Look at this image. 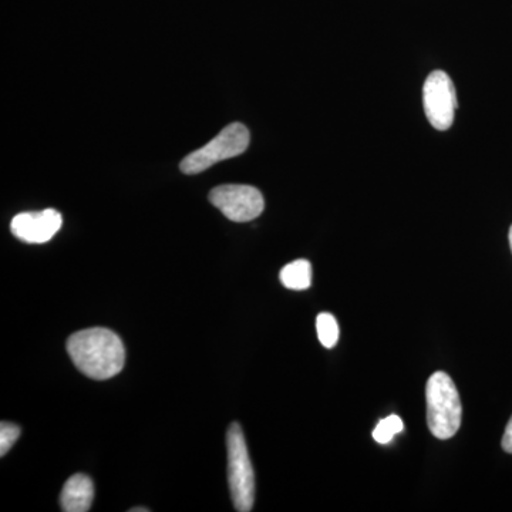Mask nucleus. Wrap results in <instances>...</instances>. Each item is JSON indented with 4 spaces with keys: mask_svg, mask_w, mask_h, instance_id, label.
<instances>
[{
    "mask_svg": "<svg viewBox=\"0 0 512 512\" xmlns=\"http://www.w3.org/2000/svg\"><path fill=\"white\" fill-rule=\"evenodd\" d=\"M228 481L235 510L249 512L255 503V476L244 433L238 423L227 433Z\"/></svg>",
    "mask_w": 512,
    "mask_h": 512,
    "instance_id": "obj_3",
    "label": "nucleus"
},
{
    "mask_svg": "<svg viewBox=\"0 0 512 512\" xmlns=\"http://www.w3.org/2000/svg\"><path fill=\"white\" fill-rule=\"evenodd\" d=\"M404 424L402 419L396 414L386 417V419L380 420L377 424L376 429L373 430V439L380 444H387L393 440L396 434L402 433Z\"/></svg>",
    "mask_w": 512,
    "mask_h": 512,
    "instance_id": "obj_11",
    "label": "nucleus"
},
{
    "mask_svg": "<svg viewBox=\"0 0 512 512\" xmlns=\"http://www.w3.org/2000/svg\"><path fill=\"white\" fill-rule=\"evenodd\" d=\"M427 426L436 439L448 440L456 436L461 426L463 406L453 379L444 372H436L427 380Z\"/></svg>",
    "mask_w": 512,
    "mask_h": 512,
    "instance_id": "obj_2",
    "label": "nucleus"
},
{
    "mask_svg": "<svg viewBox=\"0 0 512 512\" xmlns=\"http://www.w3.org/2000/svg\"><path fill=\"white\" fill-rule=\"evenodd\" d=\"M508 238H510V247H511V251H512V225L510 228V235H508Z\"/></svg>",
    "mask_w": 512,
    "mask_h": 512,
    "instance_id": "obj_15",
    "label": "nucleus"
},
{
    "mask_svg": "<svg viewBox=\"0 0 512 512\" xmlns=\"http://www.w3.org/2000/svg\"><path fill=\"white\" fill-rule=\"evenodd\" d=\"M210 202L234 222L256 220L265 208L261 191L251 185H220L210 192Z\"/></svg>",
    "mask_w": 512,
    "mask_h": 512,
    "instance_id": "obj_5",
    "label": "nucleus"
},
{
    "mask_svg": "<svg viewBox=\"0 0 512 512\" xmlns=\"http://www.w3.org/2000/svg\"><path fill=\"white\" fill-rule=\"evenodd\" d=\"M94 485L90 477L74 474L64 484L60 504L64 512H87L92 507Z\"/></svg>",
    "mask_w": 512,
    "mask_h": 512,
    "instance_id": "obj_8",
    "label": "nucleus"
},
{
    "mask_svg": "<svg viewBox=\"0 0 512 512\" xmlns=\"http://www.w3.org/2000/svg\"><path fill=\"white\" fill-rule=\"evenodd\" d=\"M316 330H318V338L320 343L326 349H332L339 340V323L332 313H320L316 319Z\"/></svg>",
    "mask_w": 512,
    "mask_h": 512,
    "instance_id": "obj_10",
    "label": "nucleus"
},
{
    "mask_svg": "<svg viewBox=\"0 0 512 512\" xmlns=\"http://www.w3.org/2000/svg\"><path fill=\"white\" fill-rule=\"evenodd\" d=\"M423 103L427 120L436 130L444 131L453 126L457 109L456 87L446 72L436 70L427 77Z\"/></svg>",
    "mask_w": 512,
    "mask_h": 512,
    "instance_id": "obj_6",
    "label": "nucleus"
},
{
    "mask_svg": "<svg viewBox=\"0 0 512 512\" xmlns=\"http://www.w3.org/2000/svg\"><path fill=\"white\" fill-rule=\"evenodd\" d=\"M20 436V427L12 423H2L0 426V456H6V453L18 441Z\"/></svg>",
    "mask_w": 512,
    "mask_h": 512,
    "instance_id": "obj_12",
    "label": "nucleus"
},
{
    "mask_svg": "<svg viewBox=\"0 0 512 512\" xmlns=\"http://www.w3.org/2000/svg\"><path fill=\"white\" fill-rule=\"evenodd\" d=\"M147 508H133L131 512H147Z\"/></svg>",
    "mask_w": 512,
    "mask_h": 512,
    "instance_id": "obj_14",
    "label": "nucleus"
},
{
    "mask_svg": "<svg viewBox=\"0 0 512 512\" xmlns=\"http://www.w3.org/2000/svg\"><path fill=\"white\" fill-rule=\"evenodd\" d=\"M282 285L292 291H305L312 285V265L305 259L284 266L279 274Z\"/></svg>",
    "mask_w": 512,
    "mask_h": 512,
    "instance_id": "obj_9",
    "label": "nucleus"
},
{
    "mask_svg": "<svg viewBox=\"0 0 512 512\" xmlns=\"http://www.w3.org/2000/svg\"><path fill=\"white\" fill-rule=\"evenodd\" d=\"M249 140H251V136H249L248 128L244 124H229V126L222 128L221 133L212 138L207 146L188 154L181 161V171L190 175L200 174L212 165L220 163V161L241 156L247 151Z\"/></svg>",
    "mask_w": 512,
    "mask_h": 512,
    "instance_id": "obj_4",
    "label": "nucleus"
},
{
    "mask_svg": "<svg viewBox=\"0 0 512 512\" xmlns=\"http://www.w3.org/2000/svg\"><path fill=\"white\" fill-rule=\"evenodd\" d=\"M501 446H503L505 453L512 454V417L510 421H508L507 427H505Z\"/></svg>",
    "mask_w": 512,
    "mask_h": 512,
    "instance_id": "obj_13",
    "label": "nucleus"
},
{
    "mask_svg": "<svg viewBox=\"0 0 512 512\" xmlns=\"http://www.w3.org/2000/svg\"><path fill=\"white\" fill-rule=\"evenodd\" d=\"M63 217L59 211L22 212L10 224L12 234L28 244H45L62 228Z\"/></svg>",
    "mask_w": 512,
    "mask_h": 512,
    "instance_id": "obj_7",
    "label": "nucleus"
},
{
    "mask_svg": "<svg viewBox=\"0 0 512 512\" xmlns=\"http://www.w3.org/2000/svg\"><path fill=\"white\" fill-rule=\"evenodd\" d=\"M67 352L74 366L94 380L119 375L126 360V350L119 336L104 328L74 333L67 340Z\"/></svg>",
    "mask_w": 512,
    "mask_h": 512,
    "instance_id": "obj_1",
    "label": "nucleus"
}]
</instances>
